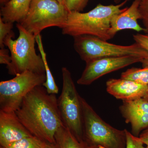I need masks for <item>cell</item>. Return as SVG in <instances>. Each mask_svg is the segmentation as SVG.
<instances>
[{
	"label": "cell",
	"instance_id": "8fae6325",
	"mask_svg": "<svg viewBox=\"0 0 148 148\" xmlns=\"http://www.w3.org/2000/svg\"><path fill=\"white\" fill-rule=\"evenodd\" d=\"M33 136L18 119L15 112L0 110V145L5 147Z\"/></svg>",
	"mask_w": 148,
	"mask_h": 148
},
{
	"label": "cell",
	"instance_id": "f546056e",
	"mask_svg": "<svg viewBox=\"0 0 148 148\" xmlns=\"http://www.w3.org/2000/svg\"><path fill=\"white\" fill-rule=\"evenodd\" d=\"M88 148H105L102 146H99L96 147H88Z\"/></svg>",
	"mask_w": 148,
	"mask_h": 148
},
{
	"label": "cell",
	"instance_id": "d6986e66",
	"mask_svg": "<svg viewBox=\"0 0 148 148\" xmlns=\"http://www.w3.org/2000/svg\"><path fill=\"white\" fill-rule=\"evenodd\" d=\"M13 23L12 22H4L1 17H0V47L4 48L5 39L8 35L12 33Z\"/></svg>",
	"mask_w": 148,
	"mask_h": 148
},
{
	"label": "cell",
	"instance_id": "4dcf8cb0",
	"mask_svg": "<svg viewBox=\"0 0 148 148\" xmlns=\"http://www.w3.org/2000/svg\"><path fill=\"white\" fill-rule=\"evenodd\" d=\"M121 0H114L115 2L116 3H118L120 2L121 1ZM142 1V0H141V1Z\"/></svg>",
	"mask_w": 148,
	"mask_h": 148
},
{
	"label": "cell",
	"instance_id": "52a82bcc",
	"mask_svg": "<svg viewBox=\"0 0 148 148\" xmlns=\"http://www.w3.org/2000/svg\"><path fill=\"white\" fill-rule=\"evenodd\" d=\"M69 13L65 6L56 0H32L27 16L19 23L36 36L49 27L62 29Z\"/></svg>",
	"mask_w": 148,
	"mask_h": 148
},
{
	"label": "cell",
	"instance_id": "ac0fdd59",
	"mask_svg": "<svg viewBox=\"0 0 148 148\" xmlns=\"http://www.w3.org/2000/svg\"><path fill=\"white\" fill-rule=\"evenodd\" d=\"M45 142L34 136L23 138L10 145L1 148H43Z\"/></svg>",
	"mask_w": 148,
	"mask_h": 148
},
{
	"label": "cell",
	"instance_id": "44dd1931",
	"mask_svg": "<svg viewBox=\"0 0 148 148\" xmlns=\"http://www.w3.org/2000/svg\"><path fill=\"white\" fill-rule=\"evenodd\" d=\"M126 136V148H148L144 145L139 137L132 135L125 129Z\"/></svg>",
	"mask_w": 148,
	"mask_h": 148
},
{
	"label": "cell",
	"instance_id": "5b68a950",
	"mask_svg": "<svg viewBox=\"0 0 148 148\" xmlns=\"http://www.w3.org/2000/svg\"><path fill=\"white\" fill-rule=\"evenodd\" d=\"M73 38L74 49L86 63L98 58L126 56L142 57L145 59V62L148 60V51L136 42L130 45H120L90 35Z\"/></svg>",
	"mask_w": 148,
	"mask_h": 148
},
{
	"label": "cell",
	"instance_id": "83f0119b",
	"mask_svg": "<svg viewBox=\"0 0 148 148\" xmlns=\"http://www.w3.org/2000/svg\"><path fill=\"white\" fill-rule=\"evenodd\" d=\"M10 0H0V2L2 4H5L7 3Z\"/></svg>",
	"mask_w": 148,
	"mask_h": 148
},
{
	"label": "cell",
	"instance_id": "4fadbf2b",
	"mask_svg": "<svg viewBox=\"0 0 148 148\" xmlns=\"http://www.w3.org/2000/svg\"><path fill=\"white\" fill-rule=\"evenodd\" d=\"M148 86L122 78L111 79L106 82L107 92L116 99L123 101L143 98Z\"/></svg>",
	"mask_w": 148,
	"mask_h": 148
},
{
	"label": "cell",
	"instance_id": "cb8c5ba5",
	"mask_svg": "<svg viewBox=\"0 0 148 148\" xmlns=\"http://www.w3.org/2000/svg\"><path fill=\"white\" fill-rule=\"evenodd\" d=\"M11 57L9 55V51L4 48L0 49V63L5 64L7 66L8 69L10 67L11 64Z\"/></svg>",
	"mask_w": 148,
	"mask_h": 148
},
{
	"label": "cell",
	"instance_id": "9a60e30c",
	"mask_svg": "<svg viewBox=\"0 0 148 148\" xmlns=\"http://www.w3.org/2000/svg\"><path fill=\"white\" fill-rule=\"evenodd\" d=\"M55 139L58 148H88L84 142L78 141L64 125L59 127L56 131Z\"/></svg>",
	"mask_w": 148,
	"mask_h": 148
},
{
	"label": "cell",
	"instance_id": "ba28073f",
	"mask_svg": "<svg viewBox=\"0 0 148 148\" xmlns=\"http://www.w3.org/2000/svg\"><path fill=\"white\" fill-rule=\"evenodd\" d=\"M46 74L27 71L0 82V110L15 112L31 90L46 81Z\"/></svg>",
	"mask_w": 148,
	"mask_h": 148
},
{
	"label": "cell",
	"instance_id": "7a4b0ae2",
	"mask_svg": "<svg viewBox=\"0 0 148 148\" xmlns=\"http://www.w3.org/2000/svg\"><path fill=\"white\" fill-rule=\"evenodd\" d=\"M128 0L116 5L99 4L88 12H69L66 24L62 29L64 35L73 37L90 35L108 41L111 39L109 34L111 18L121 13L126 8L121 9Z\"/></svg>",
	"mask_w": 148,
	"mask_h": 148
},
{
	"label": "cell",
	"instance_id": "8992f818",
	"mask_svg": "<svg viewBox=\"0 0 148 148\" xmlns=\"http://www.w3.org/2000/svg\"><path fill=\"white\" fill-rule=\"evenodd\" d=\"M63 87L57 99L59 114L63 125L80 142L83 140V123L81 97L77 91L70 71L61 69Z\"/></svg>",
	"mask_w": 148,
	"mask_h": 148
},
{
	"label": "cell",
	"instance_id": "7c38bea8",
	"mask_svg": "<svg viewBox=\"0 0 148 148\" xmlns=\"http://www.w3.org/2000/svg\"><path fill=\"white\" fill-rule=\"evenodd\" d=\"M140 2L141 0H135L130 7L126 8L124 11L112 17L108 32L111 39L118 32L126 29L148 33L147 30L141 27L138 23V20L142 19L139 10Z\"/></svg>",
	"mask_w": 148,
	"mask_h": 148
},
{
	"label": "cell",
	"instance_id": "5bb4252c",
	"mask_svg": "<svg viewBox=\"0 0 148 148\" xmlns=\"http://www.w3.org/2000/svg\"><path fill=\"white\" fill-rule=\"evenodd\" d=\"M32 0H10L1 9V17L4 22L19 23L27 16Z\"/></svg>",
	"mask_w": 148,
	"mask_h": 148
},
{
	"label": "cell",
	"instance_id": "6da1fadb",
	"mask_svg": "<svg viewBox=\"0 0 148 148\" xmlns=\"http://www.w3.org/2000/svg\"><path fill=\"white\" fill-rule=\"evenodd\" d=\"M42 85L34 88L15 111L17 117L33 136L56 144L55 135L63 126L55 94H49Z\"/></svg>",
	"mask_w": 148,
	"mask_h": 148
},
{
	"label": "cell",
	"instance_id": "d4e9b609",
	"mask_svg": "<svg viewBox=\"0 0 148 148\" xmlns=\"http://www.w3.org/2000/svg\"><path fill=\"white\" fill-rule=\"evenodd\" d=\"M139 137L144 145L148 148V127L140 133Z\"/></svg>",
	"mask_w": 148,
	"mask_h": 148
},
{
	"label": "cell",
	"instance_id": "30bf717a",
	"mask_svg": "<svg viewBox=\"0 0 148 148\" xmlns=\"http://www.w3.org/2000/svg\"><path fill=\"white\" fill-rule=\"evenodd\" d=\"M119 110L126 122L131 125L134 136L139 137L148 127V101L145 98L123 101Z\"/></svg>",
	"mask_w": 148,
	"mask_h": 148
},
{
	"label": "cell",
	"instance_id": "e0dca14e",
	"mask_svg": "<svg viewBox=\"0 0 148 148\" xmlns=\"http://www.w3.org/2000/svg\"><path fill=\"white\" fill-rule=\"evenodd\" d=\"M121 78L148 85V65L144 66L143 69L132 68L128 69L122 73Z\"/></svg>",
	"mask_w": 148,
	"mask_h": 148
},
{
	"label": "cell",
	"instance_id": "f1b7e54d",
	"mask_svg": "<svg viewBox=\"0 0 148 148\" xmlns=\"http://www.w3.org/2000/svg\"><path fill=\"white\" fill-rule=\"evenodd\" d=\"M56 1H58V2L61 4L65 6V0H56Z\"/></svg>",
	"mask_w": 148,
	"mask_h": 148
},
{
	"label": "cell",
	"instance_id": "ffe728a7",
	"mask_svg": "<svg viewBox=\"0 0 148 148\" xmlns=\"http://www.w3.org/2000/svg\"><path fill=\"white\" fill-rule=\"evenodd\" d=\"M88 0H65V6L69 12L83 10Z\"/></svg>",
	"mask_w": 148,
	"mask_h": 148
},
{
	"label": "cell",
	"instance_id": "603a6c76",
	"mask_svg": "<svg viewBox=\"0 0 148 148\" xmlns=\"http://www.w3.org/2000/svg\"><path fill=\"white\" fill-rule=\"evenodd\" d=\"M133 39L135 42L148 52V35L142 34H138L133 36ZM143 66H145L148 65V60L143 64Z\"/></svg>",
	"mask_w": 148,
	"mask_h": 148
},
{
	"label": "cell",
	"instance_id": "4316f807",
	"mask_svg": "<svg viewBox=\"0 0 148 148\" xmlns=\"http://www.w3.org/2000/svg\"><path fill=\"white\" fill-rule=\"evenodd\" d=\"M143 98H145V100L148 101V86L147 89V91H146L145 94V95L143 97Z\"/></svg>",
	"mask_w": 148,
	"mask_h": 148
},
{
	"label": "cell",
	"instance_id": "7402d4cb",
	"mask_svg": "<svg viewBox=\"0 0 148 148\" xmlns=\"http://www.w3.org/2000/svg\"><path fill=\"white\" fill-rule=\"evenodd\" d=\"M143 25L148 32V0H142L139 6Z\"/></svg>",
	"mask_w": 148,
	"mask_h": 148
},
{
	"label": "cell",
	"instance_id": "3957f363",
	"mask_svg": "<svg viewBox=\"0 0 148 148\" xmlns=\"http://www.w3.org/2000/svg\"><path fill=\"white\" fill-rule=\"evenodd\" d=\"M16 27L19 36L16 40L13 32L5 39V46L8 47L12 61L8 69L9 73L16 76L27 71L38 74H46L45 68L41 56L38 55L35 49L36 36L28 32L19 24Z\"/></svg>",
	"mask_w": 148,
	"mask_h": 148
},
{
	"label": "cell",
	"instance_id": "2e32d148",
	"mask_svg": "<svg viewBox=\"0 0 148 148\" xmlns=\"http://www.w3.org/2000/svg\"><path fill=\"white\" fill-rule=\"evenodd\" d=\"M36 40L45 68L46 80L45 82L43 84L42 86L45 88L49 94L56 95L58 92V88L56 83L55 80L48 64L46 54L43 47L42 40L40 34L36 36Z\"/></svg>",
	"mask_w": 148,
	"mask_h": 148
},
{
	"label": "cell",
	"instance_id": "277c9868",
	"mask_svg": "<svg viewBox=\"0 0 148 148\" xmlns=\"http://www.w3.org/2000/svg\"><path fill=\"white\" fill-rule=\"evenodd\" d=\"M83 140L88 147L126 148L125 129L114 128L104 121L86 101L81 97Z\"/></svg>",
	"mask_w": 148,
	"mask_h": 148
},
{
	"label": "cell",
	"instance_id": "484cf974",
	"mask_svg": "<svg viewBox=\"0 0 148 148\" xmlns=\"http://www.w3.org/2000/svg\"><path fill=\"white\" fill-rule=\"evenodd\" d=\"M43 148H58L56 144L54 143H48V142H45V145L44 147Z\"/></svg>",
	"mask_w": 148,
	"mask_h": 148
},
{
	"label": "cell",
	"instance_id": "9c48e42d",
	"mask_svg": "<svg viewBox=\"0 0 148 148\" xmlns=\"http://www.w3.org/2000/svg\"><path fill=\"white\" fill-rule=\"evenodd\" d=\"M145 61L142 57L131 56L105 57L92 60L86 63L84 71L77 83L81 85H89L106 74L135 63L143 64Z\"/></svg>",
	"mask_w": 148,
	"mask_h": 148
}]
</instances>
